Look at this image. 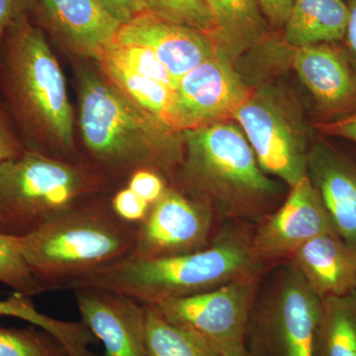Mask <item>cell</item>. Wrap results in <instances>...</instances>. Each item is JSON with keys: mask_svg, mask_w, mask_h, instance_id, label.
Instances as JSON below:
<instances>
[{"mask_svg": "<svg viewBox=\"0 0 356 356\" xmlns=\"http://www.w3.org/2000/svg\"><path fill=\"white\" fill-rule=\"evenodd\" d=\"M37 4L38 0H0V46L7 29L18 20L29 17Z\"/></svg>", "mask_w": 356, "mask_h": 356, "instance_id": "cell-31", "label": "cell"}, {"mask_svg": "<svg viewBox=\"0 0 356 356\" xmlns=\"http://www.w3.org/2000/svg\"><path fill=\"white\" fill-rule=\"evenodd\" d=\"M146 309L145 337L149 356H217L207 346L175 327L149 306Z\"/></svg>", "mask_w": 356, "mask_h": 356, "instance_id": "cell-24", "label": "cell"}, {"mask_svg": "<svg viewBox=\"0 0 356 356\" xmlns=\"http://www.w3.org/2000/svg\"><path fill=\"white\" fill-rule=\"evenodd\" d=\"M307 177L322 199L334 233L356 254V163L325 139L312 143Z\"/></svg>", "mask_w": 356, "mask_h": 356, "instance_id": "cell-16", "label": "cell"}, {"mask_svg": "<svg viewBox=\"0 0 356 356\" xmlns=\"http://www.w3.org/2000/svg\"><path fill=\"white\" fill-rule=\"evenodd\" d=\"M233 120L243 129L264 172L275 175L289 188L306 177L313 142L301 110L283 89H252Z\"/></svg>", "mask_w": 356, "mask_h": 356, "instance_id": "cell-7", "label": "cell"}, {"mask_svg": "<svg viewBox=\"0 0 356 356\" xmlns=\"http://www.w3.org/2000/svg\"><path fill=\"white\" fill-rule=\"evenodd\" d=\"M96 65L76 70L86 163L113 184L143 168L173 181L184 158L182 132L134 102Z\"/></svg>", "mask_w": 356, "mask_h": 356, "instance_id": "cell-1", "label": "cell"}, {"mask_svg": "<svg viewBox=\"0 0 356 356\" xmlns=\"http://www.w3.org/2000/svg\"><path fill=\"white\" fill-rule=\"evenodd\" d=\"M139 225L115 214L99 196L21 238L23 255L44 292L72 290L79 281L125 261Z\"/></svg>", "mask_w": 356, "mask_h": 356, "instance_id": "cell-4", "label": "cell"}, {"mask_svg": "<svg viewBox=\"0 0 356 356\" xmlns=\"http://www.w3.org/2000/svg\"><path fill=\"white\" fill-rule=\"evenodd\" d=\"M99 60H106L138 76L154 79L175 89V83L168 70L153 51L145 47L114 43L103 51L97 62Z\"/></svg>", "mask_w": 356, "mask_h": 356, "instance_id": "cell-27", "label": "cell"}, {"mask_svg": "<svg viewBox=\"0 0 356 356\" xmlns=\"http://www.w3.org/2000/svg\"><path fill=\"white\" fill-rule=\"evenodd\" d=\"M348 4L350 16L341 44L356 74V0H350Z\"/></svg>", "mask_w": 356, "mask_h": 356, "instance_id": "cell-36", "label": "cell"}, {"mask_svg": "<svg viewBox=\"0 0 356 356\" xmlns=\"http://www.w3.org/2000/svg\"><path fill=\"white\" fill-rule=\"evenodd\" d=\"M344 1L348 2L350 1V0H344Z\"/></svg>", "mask_w": 356, "mask_h": 356, "instance_id": "cell-38", "label": "cell"}, {"mask_svg": "<svg viewBox=\"0 0 356 356\" xmlns=\"http://www.w3.org/2000/svg\"><path fill=\"white\" fill-rule=\"evenodd\" d=\"M289 261L321 299L356 289V254L336 233L312 238Z\"/></svg>", "mask_w": 356, "mask_h": 356, "instance_id": "cell-18", "label": "cell"}, {"mask_svg": "<svg viewBox=\"0 0 356 356\" xmlns=\"http://www.w3.org/2000/svg\"><path fill=\"white\" fill-rule=\"evenodd\" d=\"M350 9L344 0H294L283 27V39L293 49L343 41Z\"/></svg>", "mask_w": 356, "mask_h": 356, "instance_id": "cell-20", "label": "cell"}, {"mask_svg": "<svg viewBox=\"0 0 356 356\" xmlns=\"http://www.w3.org/2000/svg\"><path fill=\"white\" fill-rule=\"evenodd\" d=\"M0 283L27 296L44 293L23 255L21 238L0 232Z\"/></svg>", "mask_w": 356, "mask_h": 356, "instance_id": "cell-26", "label": "cell"}, {"mask_svg": "<svg viewBox=\"0 0 356 356\" xmlns=\"http://www.w3.org/2000/svg\"><path fill=\"white\" fill-rule=\"evenodd\" d=\"M327 233H334L331 219L306 175L290 188L282 205L257 224L250 248L254 259L264 266L290 261L302 245Z\"/></svg>", "mask_w": 356, "mask_h": 356, "instance_id": "cell-12", "label": "cell"}, {"mask_svg": "<svg viewBox=\"0 0 356 356\" xmlns=\"http://www.w3.org/2000/svg\"><path fill=\"white\" fill-rule=\"evenodd\" d=\"M111 206L117 216L135 225H140L146 220L151 208V204L139 197L127 186L118 189L112 196Z\"/></svg>", "mask_w": 356, "mask_h": 356, "instance_id": "cell-29", "label": "cell"}, {"mask_svg": "<svg viewBox=\"0 0 356 356\" xmlns=\"http://www.w3.org/2000/svg\"><path fill=\"white\" fill-rule=\"evenodd\" d=\"M262 307L277 356H316L322 299L292 266L281 271Z\"/></svg>", "mask_w": 356, "mask_h": 356, "instance_id": "cell-11", "label": "cell"}, {"mask_svg": "<svg viewBox=\"0 0 356 356\" xmlns=\"http://www.w3.org/2000/svg\"><path fill=\"white\" fill-rule=\"evenodd\" d=\"M0 356H69L64 346L40 327L0 325Z\"/></svg>", "mask_w": 356, "mask_h": 356, "instance_id": "cell-25", "label": "cell"}, {"mask_svg": "<svg viewBox=\"0 0 356 356\" xmlns=\"http://www.w3.org/2000/svg\"><path fill=\"white\" fill-rule=\"evenodd\" d=\"M0 93L26 151L81 163L64 74L30 16L11 25L2 40Z\"/></svg>", "mask_w": 356, "mask_h": 356, "instance_id": "cell-2", "label": "cell"}, {"mask_svg": "<svg viewBox=\"0 0 356 356\" xmlns=\"http://www.w3.org/2000/svg\"><path fill=\"white\" fill-rule=\"evenodd\" d=\"M74 292L81 321L102 341L107 356H149L143 304L100 288H76Z\"/></svg>", "mask_w": 356, "mask_h": 356, "instance_id": "cell-14", "label": "cell"}, {"mask_svg": "<svg viewBox=\"0 0 356 356\" xmlns=\"http://www.w3.org/2000/svg\"><path fill=\"white\" fill-rule=\"evenodd\" d=\"M252 236L227 234L209 247L191 254L153 259H132L88 276L76 288L95 287L130 297L143 305L184 298L245 276L261 273L250 248Z\"/></svg>", "mask_w": 356, "mask_h": 356, "instance_id": "cell-5", "label": "cell"}, {"mask_svg": "<svg viewBox=\"0 0 356 356\" xmlns=\"http://www.w3.org/2000/svg\"><path fill=\"white\" fill-rule=\"evenodd\" d=\"M95 63L105 76L134 102L170 128L178 131L173 111L175 95L172 88L154 79L138 76L106 60Z\"/></svg>", "mask_w": 356, "mask_h": 356, "instance_id": "cell-23", "label": "cell"}, {"mask_svg": "<svg viewBox=\"0 0 356 356\" xmlns=\"http://www.w3.org/2000/svg\"><path fill=\"white\" fill-rule=\"evenodd\" d=\"M0 317L19 318L30 325L50 332L64 346L69 356H96L91 351L95 337L81 322H69L49 317L37 310L32 297L14 292L8 298L0 300Z\"/></svg>", "mask_w": 356, "mask_h": 356, "instance_id": "cell-21", "label": "cell"}, {"mask_svg": "<svg viewBox=\"0 0 356 356\" xmlns=\"http://www.w3.org/2000/svg\"><path fill=\"white\" fill-rule=\"evenodd\" d=\"M212 18L211 41L217 53L232 62L245 51L266 43L270 26L259 0H204Z\"/></svg>", "mask_w": 356, "mask_h": 356, "instance_id": "cell-19", "label": "cell"}, {"mask_svg": "<svg viewBox=\"0 0 356 356\" xmlns=\"http://www.w3.org/2000/svg\"><path fill=\"white\" fill-rule=\"evenodd\" d=\"M37 8L65 48L95 62L114 44L122 26L97 0H38Z\"/></svg>", "mask_w": 356, "mask_h": 356, "instance_id": "cell-17", "label": "cell"}, {"mask_svg": "<svg viewBox=\"0 0 356 356\" xmlns=\"http://www.w3.org/2000/svg\"><path fill=\"white\" fill-rule=\"evenodd\" d=\"M217 356H252L247 350L245 344L235 346V348H229V350L222 351Z\"/></svg>", "mask_w": 356, "mask_h": 356, "instance_id": "cell-37", "label": "cell"}, {"mask_svg": "<svg viewBox=\"0 0 356 356\" xmlns=\"http://www.w3.org/2000/svg\"><path fill=\"white\" fill-rule=\"evenodd\" d=\"M142 11L212 36V18L204 0H140Z\"/></svg>", "mask_w": 356, "mask_h": 356, "instance_id": "cell-28", "label": "cell"}, {"mask_svg": "<svg viewBox=\"0 0 356 356\" xmlns=\"http://www.w3.org/2000/svg\"><path fill=\"white\" fill-rule=\"evenodd\" d=\"M114 43L136 44L153 51L170 72L175 88L185 74L217 54L205 33L147 11L122 25Z\"/></svg>", "mask_w": 356, "mask_h": 356, "instance_id": "cell-15", "label": "cell"}, {"mask_svg": "<svg viewBox=\"0 0 356 356\" xmlns=\"http://www.w3.org/2000/svg\"><path fill=\"white\" fill-rule=\"evenodd\" d=\"M126 186L151 205L156 202L168 188L163 175L147 168L134 172Z\"/></svg>", "mask_w": 356, "mask_h": 356, "instance_id": "cell-30", "label": "cell"}, {"mask_svg": "<svg viewBox=\"0 0 356 356\" xmlns=\"http://www.w3.org/2000/svg\"><path fill=\"white\" fill-rule=\"evenodd\" d=\"M259 3L271 29L282 30L294 0H259Z\"/></svg>", "mask_w": 356, "mask_h": 356, "instance_id": "cell-33", "label": "cell"}, {"mask_svg": "<svg viewBox=\"0 0 356 356\" xmlns=\"http://www.w3.org/2000/svg\"><path fill=\"white\" fill-rule=\"evenodd\" d=\"M292 65L311 93L318 123L344 118L356 111V74L341 42L293 49Z\"/></svg>", "mask_w": 356, "mask_h": 356, "instance_id": "cell-13", "label": "cell"}, {"mask_svg": "<svg viewBox=\"0 0 356 356\" xmlns=\"http://www.w3.org/2000/svg\"><path fill=\"white\" fill-rule=\"evenodd\" d=\"M175 187L207 204L218 220L257 222L273 212L282 186L259 165L247 136L226 120L182 132Z\"/></svg>", "mask_w": 356, "mask_h": 356, "instance_id": "cell-3", "label": "cell"}, {"mask_svg": "<svg viewBox=\"0 0 356 356\" xmlns=\"http://www.w3.org/2000/svg\"><path fill=\"white\" fill-rule=\"evenodd\" d=\"M112 16L126 24L137 14L142 13L140 0H97Z\"/></svg>", "mask_w": 356, "mask_h": 356, "instance_id": "cell-35", "label": "cell"}, {"mask_svg": "<svg viewBox=\"0 0 356 356\" xmlns=\"http://www.w3.org/2000/svg\"><path fill=\"white\" fill-rule=\"evenodd\" d=\"M218 219L207 204L175 186L149 208L128 259H153L191 254L214 242Z\"/></svg>", "mask_w": 356, "mask_h": 356, "instance_id": "cell-9", "label": "cell"}, {"mask_svg": "<svg viewBox=\"0 0 356 356\" xmlns=\"http://www.w3.org/2000/svg\"><path fill=\"white\" fill-rule=\"evenodd\" d=\"M111 180L86 163L25 151L0 163V232L23 236L102 196Z\"/></svg>", "mask_w": 356, "mask_h": 356, "instance_id": "cell-6", "label": "cell"}, {"mask_svg": "<svg viewBox=\"0 0 356 356\" xmlns=\"http://www.w3.org/2000/svg\"><path fill=\"white\" fill-rule=\"evenodd\" d=\"M261 273L198 294L149 305L213 353L242 346ZM147 306V305H146Z\"/></svg>", "mask_w": 356, "mask_h": 356, "instance_id": "cell-8", "label": "cell"}, {"mask_svg": "<svg viewBox=\"0 0 356 356\" xmlns=\"http://www.w3.org/2000/svg\"><path fill=\"white\" fill-rule=\"evenodd\" d=\"M318 343L323 356H356V289L322 299Z\"/></svg>", "mask_w": 356, "mask_h": 356, "instance_id": "cell-22", "label": "cell"}, {"mask_svg": "<svg viewBox=\"0 0 356 356\" xmlns=\"http://www.w3.org/2000/svg\"><path fill=\"white\" fill-rule=\"evenodd\" d=\"M316 126L318 132L324 136L356 143V111L339 120L318 123Z\"/></svg>", "mask_w": 356, "mask_h": 356, "instance_id": "cell-34", "label": "cell"}, {"mask_svg": "<svg viewBox=\"0 0 356 356\" xmlns=\"http://www.w3.org/2000/svg\"><path fill=\"white\" fill-rule=\"evenodd\" d=\"M252 91L233 62L217 53L185 74L173 89L177 130L232 120Z\"/></svg>", "mask_w": 356, "mask_h": 356, "instance_id": "cell-10", "label": "cell"}, {"mask_svg": "<svg viewBox=\"0 0 356 356\" xmlns=\"http://www.w3.org/2000/svg\"><path fill=\"white\" fill-rule=\"evenodd\" d=\"M26 151L6 115L0 110V163L18 158Z\"/></svg>", "mask_w": 356, "mask_h": 356, "instance_id": "cell-32", "label": "cell"}]
</instances>
